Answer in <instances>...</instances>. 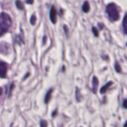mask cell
Wrapping results in <instances>:
<instances>
[{
	"label": "cell",
	"mask_w": 127,
	"mask_h": 127,
	"mask_svg": "<svg viewBox=\"0 0 127 127\" xmlns=\"http://www.w3.org/2000/svg\"><path fill=\"white\" fill-rule=\"evenodd\" d=\"M89 3L88 1H85L84 2L83 6H82V10L84 12H87L89 11Z\"/></svg>",
	"instance_id": "10"
},
{
	"label": "cell",
	"mask_w": 127,
	"mask_h": 127,
	"mask_svg": "<svg viewBox=\"0 0 127 127\" xmlns=\"http://www.w3.org/2000/svg\"><path fill=\"white\" fill-rule=\"evenodd\" d=\"M50 18L51 20V21L53 23H56L57 22V11L55 9V7L54 6H52L50 12Z\"/></svg>",
	"instance_id": "5"
},
{
	"label": "cell",
	"mask_w": 127,
	"mask_h": 127,
	"mask_svg": "<svg viewBox=\"0 0 127 127\" xmlns=\"http://www.w3.org/2000/svg\"><path fill=\"white\" fill-rule=\"evenodd\" d=\"M11 22V18L8 14L2 12L0 14V36L8 31L10 26Z\"/></svg>",
	"instance_id": "1"
},
{
	"label": "cell",
	"mask_w": 127,
	"mask_h": 127,
	"mask_svg": "<svg viewBox=\"0 0 127 127\" xmlns=\"http://www.w3.org/2000/svg\"><path fill=\"white\" fill-rule=\"evenodd\" d=\"M106 11L111 21H117L119 19L120 14L119 9L114 3H110L107 5Z\"/></svg>",
	"instance_id": "2"
},
{
	"label": "cell",
	"mask_w": 127,
	"mask_h": 127,
	"mask_svg": "<svg viewBox=\"0 0 127 127\" xmlns=\"http://www.w3.org/2000/svg\"><path fill=\"white\" fill-rule=\"evenodd\" d=\"M92 30H93V32L94 35H95L96 36H98V31H97V30L96 29V28L93 27V28L92 29Z\"/></svg>",
	"instance_id": "17"
},
{
	"label": "cell",
	"mask_w": 127,
	"mask_h": 127,
	"mask_svg": "<svg viewBox=\"0 0 127 127\" xmlns=\"http://www.w3.org/2000/svg\"><path fill=\"white\" fill-rule=\"evenodd\" d=\"M124 127H127V122L125 123V124L124 125Z\"/></svg>",
	"instance_id": "21"
},
{
	"label": "cell",
	"mask_w": 127,
	"mask_h": 127,
	"mask_svg": "<svg viewBox=\"0 0 127 127\" xmlns=\"http://www.w3.org/2000/svg\"><path fill=\"white\" fill-rule=\"evenodd\" d=\"M113 84V82L110 81L109 82H108L107 83H106L104 86H103L101 89H100V93L101 94H103L105 93L107 90L108 89V88L111 86V85H112V84Z\"/></svg>",
	"instance_id": "7"
},
{
	"label": "cell",
	"mask_w": 127,
	"mask_h": 127,
	"mask_svg": "<svg viewBox=\"0 0 127 127\" xmlns=\"http://www.w3.org/2000/svg\"><path fill=\"white\" fill-rule=\"evenodd\" d=\"M75 96L76 100L78 101H80L81 99V95L80 94L79 90L78 88H76V91H75Z\"/></svg>",
	"instance_id": "12"
},
{
	"label": "cell",
	"mask_w": 127,
	"mask_h": 127,
	"mask_svg": "<svg viewBox=\"0 0 127 127\" xmlns=\"http://www.w3.org/2000/svg\"><path fill=\"white\" fill-rule=\"evenodd\" d=\"M10 51V45L5 42H2L0 43V53L3 55L8 54Z\"/></svg>",
	"instance_id": "3"
},
{
	"label": "cell",
	"mask_w": 127,
	"mask_h": 127,
	"mask_svg": "<svg viewBox=\"0 0 127 127\" xmlns=\"http://www.w3.org/2000/svg\"><path fill=\"white\" fill-rule=\"evenodd\" d=\"M8 65L1 61H0V77L4 78L6 76Z\"/></svg>",
	"instance_id": "4"
},
{
	"label": "cell",
	"mask_w": 127,
	"mask_h": 127,
	"mask_svg": "<svg viewBox=\"0 0 127 127\" xmlns=\"http://www.w3.org/2000/svg\"><path fill=\"white\" fill-rule=\"evenodd\" d=\"M48 125L47 122L46 120H41L40 122L41 127H47Z\"/></svg>",
	"instance_id": "15"
},
{
	"label": "cell",
	"mask_w": 127,
	"mask_h": 127,
	"mask_svg": "<svg viewBox=\"0 0 127 127\" xmlns=\"http://www.w3.org/2000/svg\"><path fill=\"white\" fill-rule=\"evenodd\" d=\"M64 32H65V35H66L67 37H68V27H67L66 25H64Z\"/></svg>",
	"instance_id": "16"
},
{
	"label": "cell",
	"mask_w": 127,
	"mask_h": 127,
	"mask_svg": "<svg viewBox=\"0 0 127 127\" xmlns=\"http://www.w3.org/2000/svg\"><path fill=\"white\" fill-rule=\"evenodd\" d=\"M123 106L125 108L127 109V99L124 100L123 103Z\"/></svg>",
	"instance_id": "18"
},
{
	"label": "cell",
	"mask_w": 127,
	"mask_h": 127,
	"mask_svg": "<svg viewBox=\"0 0 127 127\" xmlns=\"http://www.w3.org/2000/svg\"><path fill=\"white\" fill-rule=\"evenodd\" d=\"M26 2L29 4H32L34 2V0H26Z\"/></svg>",
	"instance_id": "19"
},
{
	"label": "cell",
	"mask_w": 127,
	"mask_h": 127,
	"mask_svg": "<svg viewBox=\"0 0 127 127\" xmlns=\"http://www.w3.org/2000/svg\"><path fill=\"white\" fill-rule=\"evenodd\" d=\"M36 21V17L35 15H32L30 18V23L32 25L35 24Z\"/></svg>",
	"instance_id": "13"
},
{
	"label": "cell",
	"mask_w": 127,
	"mask_h": 127,
	"mask_svg": "<svg viewBox=\"0 0 127 127\" xmlns=\"http://www.w3.org/2000/svg\"><path fill=\"white\" fill-rule=\"evenodd\" d=\"M53 92V89H50L48 92L47 93L46 96H45V103H48L49 101L51 99V95H52V93Z\"/></svg>",
	"instance_id": "8"
},
{
	"label": "cell",
	"mask_w": 127,
	"mask_h": 127,
	"mask_svg": "<svg viewBox=\"0 0 127 127\" xmlns=\"http://www.w3.org/2000/svg\"><path fill=\"white\" fill-rule=\"evenodd\" d=\"M99 81L98 79L96 76H94L92 79V91L94 93L96 94L97 91V88L98 86Z\"/></svg>",
	"instance_id": "6"
},
{
	"label": "cell",
	"mask_w": 127,
	"mask_h": 127,
	"mask_svg": "<svg viewBox=\"0 0 127 127\" xmlns=\"http://www.w3.org/2000/svg\"><path fill=\"white\" fill-rule=\"evenodd\" d=\"M15 4L17 8L20 10H22L24 8V6L22 2L20 0H16L15 1Z\"/></svg>",
	"instance_id": "11"
},
{
	"label": "cell",
	"mask_w": 127,
	"mask_h": 127,
	"mask_svg": "<svg viewBox=\"0 0 127 127\" xmlns=\"http://www.w3.org/2000/svg\"><path fill=\"white\" fill-rule=\"evenodd\" d=\"M2 89L0 88V96L2 94Z\"/></svg>",
	"instance_id": "20"
},
{
	"label": "cell",
	"mask_w": 127,
	"mask_h": 127,
	"mask_svg": "<svg viewBox=\"0 0 127 127\" xmlns=\"http://www.w3.org/2000/svg\"><path fill=\"white\" fill-rule=\"evenodd\" d=\"M123 25L124 32L127 34V14H126L125 15V16L124 17L123 22Z\"/></svg>",
	"instance_id": "9"
},
{
	"label": "cell",
	"mask_w": 127,
	"mask_h": 127,
	"mask_svg": "<svg viewBox=\"0 0 127 127\" xmlns=\"http://www.w3.org/2000/svg\"><path fill=\"white\" fill-rule=\"evenodd\" d=\"M115 69H116V70L117 72H120L121 71V66L120 65V64L118 63H116L115 64Z\"/></svg>",
	"instance_id": "14"
}]
</instances>
